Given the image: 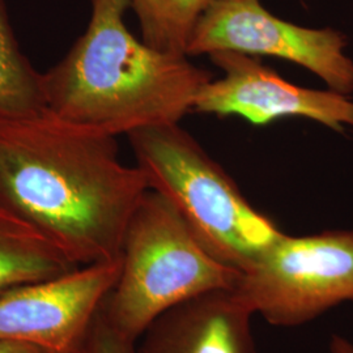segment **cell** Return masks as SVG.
I'll use <instances>...</instances> for the list:
<instances>
[{
	"label": "cell",
	"mask_w": 353,
	"mask_h": 353,
	"mask_svg": "<svg viewBox=\"0 0 353 353\" xmlns=\"http://www.w3.org/2000/svg\"><path fill=\"white\" fill-rule=\"evenodd\" d=\"M252 316L236 290L210 292L157 316L135 353H258Z\"/></svg>",
	"instance_id": "obj_9"
},
{
	"label": "cell",
	"mask_w": 353,
	"mask_h": 353,
	"mask_svg": "<svg viewBox=\"0 0 353 353\" xmlns=\"http://www.w3.org/2000/svg\"><path fill=\"white\" fill-rule=\"evenodd\" d=\"M77 267L50 239L0 204V293Z\"/></svg>",
	"instance_id": "obj_10"
},
{
	"label": "cell",
	"mask_w": 353,
	"mask_h": 353,
	"mask_svg": "<svg viewBox=\"0 0 353 353\" xmlns=\"http://www.w3.org/2000/svg\"><path fill=\"white\" fill-rule=\"evenodd\" d=\"M236 292L276 327H297L353 301V230L283 233L241 274Z\"/></svg>",
	"instance_id": "obj_5"
},
{
	"label": "cell",
	"mask_w": 353,
	"mask_h": 353,
	"mask_svg": "<svg viewBox=\"0 0 353 353\" xmlns=\"http://www.w3.org/2000/svg\"><path fill=\"white\" fill-rule=\"evenodd\" d=\"M0 353H45L37 348L23 345V344H14V343H4L0 341Z\"/></svg>",
	"instance_id": "obj_15"
},
{
	"label": "cell",
	"mask_w": 353,
	"mask_h": 353,
	"mask_svg": "<svg viewBox=\"0 0 353 353\" xmlns=\"http://www.w3.org/2000/svg\"><path fill=\"white\" fill-rule=\"evenodd\" d=\"M348 38L332 28H305L267 11L261 0H210L194 28L188 57L234 51L272 57L318 76L328 89L353 93V59Z\"/></svg>",
	"instance_id": "obj_6"
},
{
	"label": "cell",
	"mask_w": 353,
	"mask_h": 353,
	"mask_svg": "<svg viewBox=\"0 0 353 353\" xmlns=\"http://www.w3.org/2000/svg\"><path fill=\"white\" fill-rule=\"evenodd\" d=\"M121 259L0 293V341L45 353H81L119 276Z\"/></svg>",
	"instance_id": "obj_7"
},
{
	"label": "cell",
	"mask_w": 353,
	"mask_h": 353,
	"mask_svg": "<svg viewBox=\"0 0 353 353\" xmlns=\"http://www.w3.org/2000/svg\"><path fill=\"white\" fill-rule=\"evenodd\" d=\"M128 140L150 190L176 208L221 263L243 272L283 236L179 123L139 130Z\"/></svg>",
	"instance_id": "obj_3"
},
{
	"label": "cell",
	"mask_w": 353,
	"mask_h": 353,
	"mask_svg": "<svg viewBox=\"0 0 353 353\" xmlns=\"http://www.w3.org/2000/svg\"><path fill=\"white\" fill-rule=\"evenodd\" d=\"M241 274L212 256L176 208L148 190L127 227L119 276L102 316L138 343L166 310L210 292L236 290Z\"/></svg>",
	"instance_id": "obj_4"
},
{
	"label": "cell",
	"mask_w": 353,
	"mask_h": 353,
	"mask_svg": "<svg viewBox=\"0 0 353 353\" xmlns=\"http://www.w3.org/2000/svg\"><path fill=\"white\" fill-rule=\"evenodd\" d=\"M150 190L117 140L50 112L0 122V204L77 265L121 259L127 227Z\"/></svg>",
	"instance_id": "obj_1"
},
{
	"label": "cell",
	"mask_w": 353,
	"mask_h": 353,
	"mask_svg": "<svg viewBox=\"0 0 353 353\" xmlns=\"http://www.w3.org/2000/svg\"><path fill=\"white\" fill-rule=\"evenodd\" d=\"M330 352L353 353V343L341 335L334 334L330 341Z\"/></svg>",
	"instance_id": "obj_14"
},
{
	"label": "cell",
	"mask_w": 353,
	"mask_h": 353,
	"mask_svg": "<svg viewBox=\"0 0 353 353\" xmlns=\"http://www.w3.org/2000/svg\"><path fill=\"white\" fill-rule=\"evenodd\" d=\"M135 348L137 343L118 334L100 310L81 353H135Z\"/></svg>",
	"instance_id": "obj_13"
},
{
	"label": "cell",
	"mask_w": 353,
	"mask_h": 353,
	"mask_svg": "<svg viewBox=\"0 0 353 353\" xmlns=\"http://www.w3.org/2000/svg\"><path fill=\"white\" fill-rule=\"evenodd\" d=\"M210 0H130L141 39L157 50L188 55L190 36Z\"/></svg>",
	"instance_id": "obj_12"
},
{
	"label": "cell",
	"mask_w": 353,
	"mask_h": 353,
	"mask_svg": "<svg viewBox=\"0 0 353 353\" xmlns=\"http://www.w3.org/2000/svg\"><path fill=\"white\" fill-rule=\"evenodd\" d=\"M208 57L223 76L201 89L194 105L199 113L239 115L255 126L301 117L336 132L353 128L351 96L292 84L252 55L216 51Z\"/></svg>",
	"instance_id": "obj_8"
},
{
	"label": "cell",
	"mask_w": 353,
	"mask_h": 353,
	"mask_svg": "<svg viewBox=\"0 0 353 353\" xmlns=\"http://www.w3.org/2000/svg\"><path fill=\"white\" fill-rule=\"evenodd\" d=\"M90 3L85 32L42 72L46 110L112 138L179 123L214 75L188 55L157 50L135 37L125 21L130 0Z\"/></svg>",
	"instance_id": "obj_2"
},
{
	"label": "cell",
	"mask_w": 353,
	"mask_h": 353,
	"mask_svg": "<svg viewBox=\"0 0 353 353\" xmlns=\"http://www.w3.org/2000/svg\"><path fill=\"white\" fill-rule=\"evenodd\" d=\"M46 110L42 72L30 63L13 30L6 0H0V122Z\"/></svg>",
	"instance_id": "obj_11"
}]
</instances>
